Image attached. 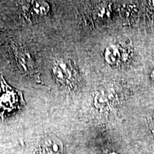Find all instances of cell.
I'll list each match as a JSON object with an SVG mask.
<instances>
[{"label": "cell", "mask_w": 154, "mask_h": 154, "mask_svg": "<svg viewBox=\"0 0 154 154\" xmlns=\"http://www.w3.org/2000/svg\"><path fill=\"white\" fill-rule=\"evenodd\" d=\"M25 104L22 93L11 88L3 76H0V116L4 119L7 115Z\"/></svg>", "instance_id": "1"}, {"label": "cell", "mask_w": 154, "mask_h": 154, "mask_svg": "<svg viewBox=\"0 0 154 154\" xmlns=\"http://www.w3.org/2000/svg\"><path fill=\"white\" fill-rule=\"evenodd\" d=\"M55 79L61 85L73 86L76 82L77 72L69 60H59L52 69Z\"/></svg>", "instance_id": "2"}, {"label": "cell", "mask_w": 154, "mask_h": 154, "mask_svg": "<svg viewBox=\"0 0 154 154\" xmlns=\"http://www.w3.org/2000/svg\"><path fill=\"white\" fill-rule=\"evenodd\" d=\"M63 145L60 139L54 136H48L40 142L35 154H63Z\"/></svg>", "instance_id": "3"}, {"label": "cell", "mask_w": 154, "mask_h": 154, "mask_svg": "<svg viewBox=\"0 0 154 154\" xmlns=\"http://www.w3.org/2000/svg\"><path fill=\"white\" fill-rule=\"evenodd\" d=\"M31 11L33 15L42 16L47 14L49 10V6L45 2H34L32 5Z\"/></svg>", "instance_id": "4"}, {"label": "cell", "mask_w": 154, "mask_h": 154, "mask_svg": "<svg viewBox=\"0 0 154 154\" xmlns=\"http://www.w3.org/2000/svg\"><path fill=\"white\" fill-rule=\"evenodd\" d=\"M105 57L108 62L114 63L117 62L120 59V52H119L118 48L111 46V47L107 48Z\"/></svg>", "instance_id": "5"}, {"label": "cell", "mask_w": 154, "mask_h": 154, "mask_svg": "<svg viewBox=\"0 0 154 154\" xmlns=\"http://www.w3.org/2000/svg\"><path fill=\"white\" fill-rule=\"evenodd\" d=\"M110 154H117V153H110Z\"/></svg>", "instance_id": "6"}]
</instances>
